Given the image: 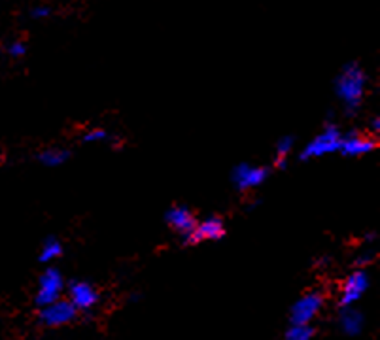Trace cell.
Masks as SVG:
<instances>
[{"instance_id": "obj_2", "label": "cell", "mask_w": 380, "mask_h": 340, "mask_svg": "<svg viewBox=\"0 0 380 340\" xmlns=\"http://www.w3.org/2000/svg\"><path fill=\"white\" fill-rule=\"evenodd\" d=\"M341 138L342 133L339 130L337 125H327L320 135H316L314 138L303 148L299 159H301V161H310V159H318V157L335 153V151H339V148H341Z\"/></svg>"}, {"instance_id": "obj_6", "label": "cell", "mask_w": 380, "mask_h": 340, "mask_svg": "<svg viewBox=\"0 0 380 340\" xmlns=\"http://www.w3.org/2000/svg\"><path fill=\"white\" fill-rule=\"evenodd\" d=\"M63 287H65V282H63V276L59 274V270L48 269L40 276L38 292H36V304L38 306H46L49 302L61 299Z\"/></svg>"}, {"instance_id": "obj_16", "label": "cell", "mask_w": 380, "mask_h": 340, "mask_svg": "<svg viewBox=\"0 0 380 340\" xmlns=\"http://www.w3.org/2000/svg\"><path fill=\"white\" fill-rule=\"evenodd\" d=\"M312 327L310 325H292L288 331H286V336L284 340H310L312 339Z\"/></svg>"}, {"instance_id": "obj_11", "label": "cell", "mask_w": 380, "mask_h": 340, "mask_svg": "<svg viewBox=\"0 0 380 340\" xmlns=\"http://www.w3.org/2000/svg\"><path fill=\"white\" fill-rule=\"evenodd\" d=\"M167 223L170 225V229H174V231L180 232L185 238L195 229L197 220L190 212V208H185V206H173L167 212Z\"/></svg>"}, {"instance_id": "obj_13", "label": "cell", "mask_w": 380, "mask_h": 340, "mask_svg": "<svg viewBox=\"0 0 380 340\" xmlns=\"http://www.w3.org/2000/svg\"><path fill=\"white\" fill-rule=\"evenodd\" d=\"M68 157H71V153L65 148H48L40 153L38 161L46 167H61L68 161Z\"/></svg>"}, {"instance_id": "obj_17", "label": "cell", "mask_w": 380, "mask_h": 340, "mask_svg": "<svg viewBox=\"0 0 380 340\" xmlns=\"http://www.w3.org/2000/svg\"><path fill=\"white\" fill-rule=\"evenodd\" d=\"M108 136L110 135L104 129H91L83 135V142H87V144H93V142H104L108 140Z\"/></svg>"}, {"instance_id": "obj_8", "label": "cell", "mask_w": 380, "mask_h": 340, "mask_svg": "<svg viewBox=\"0 0 380 340\" xmlns=\"http://www.w3.org/2000/svg\"><path fill=\"white\" fill-rule=\"evenodd\" d=\"M225 235V223L222 217L210 216L202 222H197L195 229L185 237L188 244H197L202 240H220Z\"/></svg>"}, {"instance_id": "obj_9", "label": "cell", "mask_w": 380, "mask_h": 340, "mask_svg": "<svg viewBox=\"0 0 380 340\" xmlns=\"http://www.w3.org/2000/svg\"><path fill=\"white\" fill-rule=\"evenodd\" d=\"M375 138H371L367 135H358V133H350V135H342L339 151H342L348 157H361L371 153L375 150Z\"/></svg>"}, {"instance_id": "obj_12", "label": "cell", "mask_w": 380, "mask_h": 340, "mask_svg": "<svg viewBox=\"0 0 380 340\" xmlns=\"http://www.w3.org/2000/svg\"><path fill=\"white\" fill-rule=\"evenodd\" d=\"M341 327L346 335H358L364 327V316L346 306V310L341 314Z\"/></svg>"}, {"instance_id": "obj_4", "label": "cell", "mask_w": 380, "mask_h": 340, "mask_svg": "<svg viewBox=\"0 0 380 340\" xmlns=\"http://www.w3.org/2000/svg\"><path fill=\"white\" fill-rule=\"evenodd\" d=\"M322 304H324V295L322 293H304L303 297L297 299L294 306H292V312H289L292 325H310V321L316 318V314L322 310Z\"/></svg>"}, {"instance_id": "obj_22", "label": "cell", "mask_w": 380, "mask_h": 340, "mask_svg": "<svg viewBox=\"0 0 380 340\" xmlns=\"http://www.w3.org/2000/svg\"><path fill=\"white\" fill-rule=\"evenodd\" d=\"M0 161H2V159H0Z\"/></svg>"}, {"instance_id": "obj_21", "label": "cell", "mask_w": 380, "mask_h": 340, "mask_svg": "<svg viewBox=\"0 0 380 340\" xmlns=\"http://www.w3.org/2000/svg\"><path fill=\"white\" fill-rule=\"evenodd\" d=\"M371 130H373V135H379V130H380V121H379V118L373 119V123H371Z\"/></svg>"}, {"instance_id": "obj_20", "label": "cell", "mask_w": 380, "mask_h": 340, "mask_svg": "<svg viewBox=\"0 0 380 340\" xmlns=\"http://www.w3.org/2000/svg\"><path fill=\"white\" fill-rule=\"evenodd\" d=\"M373 259H375V255H373V252H367V254L359 255L358 259H356V267H358V269H364L365 264L371 263Z\"/></svg>"}, {"instance_id": "obj_1", "label": "cell", "mask_w": 380, "mask_h": 340, "mask_svg": "<svg viewBox=\"0 0 380 340\" xmlns=\"http://www.w3.org/2000/svg\"><path fill=\"white\" fill-rule=\"evenodd\" d=\"M365 89H367V76L364 68L358 63H348L346 66H342L335 80V95L341 98L348 112H354L361 104Z\"/></svg>"}, {"instance_id": "obj_15", "label": "cell", "mask_w": 380, "mask_h": 340, "mask_svg": "<svg viewBox=\"0 0 380 340\" xmlns=\"http://www.w3.org/2000/svg\"><path fill=\"white\" fill-rule=\"evenodd\" d=\"M295 146V140L292 136H282L280 140L277 142V165L278 167H284L286 161H288V155L292 153Z\"/></svg>"}, {"instance_id": "obj_7", "label": "cell", "mask_w": 380, "mask_h": 340, "mask_svg": "<svg viewBox=\"0 0 380 340\" xmlns=\"http://www.w3.org/2000/svg\"><path fill=\"white\" fill-rule=\"evenodd\" d=\"M367 287H369V276H367V272L364 269L354 270L341 287V306H352L354 302L359 301L361 295L367 292Z\"/></svg>"}, {"instance_id": "obj_18", "label": "cell", "mask_w": 380, "mask_h": 340, "mask_svg": "<svg viewBox=\"0 0 380 340\" xmlns=\"http://www.w3.org/2000/svg\"><path fill=\"white\" fill-rule=\"evenodd\" d=\"M8 51H10L11 57H23V55H25V51H27V48H25L21 42H14Z\"/></svg>"}, {"instance_id": "obj_19", "label": "cell", "mask_w": 380, "mask_h": 340, "mask_svg": "<svg viewBox=\"0 0 380 340\" xmlns=\"http://www.w3.org/2000/svg\"><path fill=\"white\" fill-rule=\"evenodd\" d=\"M49 8L48 6H36V8H33L31 10V16L34 17V19H43V17H48L49 16Z\"/></svg>"}, {"instance_id": "obj_10", "label": "cell", "mask_w": 380, "mask_h": 340, "mask_svg": "<svg viewBox=\"0 0 380 340\" xmlns=\"http://www.w3.org/2000/svg\"><path fill=\"white\" fill-rule=\"evenodd\" d=\"M68 301L78 310H89L98 302V292L87 282H72L71 284V299Z\"/></svg>"}, {"instance_id": "obj_3", "label": "cell", "mask_w": 380, "mask_h": 340, "mask_svg": "<svg viewBox=\"0 0 380 340\" xmlns=\"http://www.w3.org/2000/svg\"><path fill=\"white\" fill-rule=\"evenodd\" d=\"M76 316L78 308L71 301H65V299H57V301L49 302V304L42 306V312H40L42 324L48 325V327H63V325L74 321Z\"/></svg>"}, {"instance_id": "obj_14", "label": "cell", "mask_w": 380, "mask_h": 340, "mask_svg": "<svg viewBox=\"0 0 380 340\" xmlns=\"http://www.w3.org/2000/svg\"><path fill=\"white\" fill-rule=\"evenodd\" d=\"M63 254V244L57 240V238H48L42 246V252H40V261L42 263H49V261L57 259Z\"/></svg>"}, {"instance_id": "obj_5", "label": "cell", "mask_w": 380, "mask_h": 340, "mask_svg": "<svg viewBox=\"0 0 380 340\" xmlns=\"http://www.w3.org/2000/svg\"><path fill=\"white\" fill-rule=\"evenodd\" d=\"M267 176H269V168L242 163V165H237L233 168L231 180H233L235 187L239 191H250V189L260 187L267 180Z\"/></svg>"}]
</instances>
